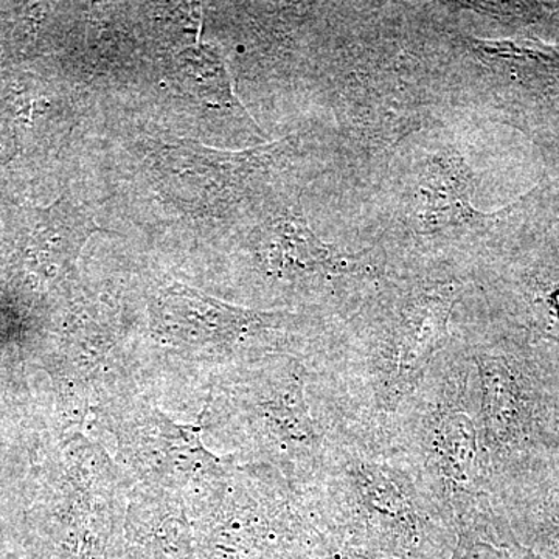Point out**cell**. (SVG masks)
I'll return each instance as SVG.
<instances>
[{
  "instance_id": "obj_13",
  "label": "cell",
  "mask_w": 559,
  "mask_h": 559,
  "mask_svg": "<svg viewBox=\"0 0 559 559\" xmlns=\"http://www.w3.org/2000/svg\"><path fill=\"white\" fill-rule=\"evenodd\" d=\"M316 559H393L384 555L369 554V551H359L352 549H334L320 555Z\"/></svg>"
},
{
  "instance_id": "obj_9",
  "label": "cell",
  "mask_w": 559,
  "mask_h": 559,
  "mask_svg": "<svg viewBox=\"0 0 559 559\" xmlns=\"http://www.w3.org/2000/svg\"><path fill=\"white\" fill-rule=\"evenodd\" d=\"M127 444L134 466L168 487H186L193 481L207 485L209 480L218 484L234 469L209 454L193 430L178 428L159 415L135 419Z\"/></svg>"
},
{
  "instance_id": "obj_11",
  "label": "cell",
  "mask_w": 559,
  "mask_h": 559,
  "mask_svg": "<svg viewBox=\"0 0 559 559\" xmlns=\"http://www.w3.org/2000/svg\"><path fill=\"white\" fill-rule=\"evenodd\" d=\"M450 559H546L522 546L495 503L457 521V544Z\"/></svg>"
},
{
  "instance_id": "obj_10",
  "label": "cell",
  "mask_w": 559,
  "mask_h": 559,
  "mask_svg": "<svg viewBox=\"0 0 559 559\" xmlns=\"http://www.w3.org/2000/svg\"><path fill=\"white\" fill-rule=\"evenodd\" d=\"M522 546L559 559V462L492 499Z\"/></svg>"
},
{
  "instance_id": "obj_1",
  "label": "cell",
  "mask_w": 559,
  "mask_h": 559,
  "mask_svg": "<svg viewBox=\"0 0 559 559\" xmlns=\"http://www.w3.org/2000/svg\"><path fill=\"white\" fill-rule=\"evenodd\" d=\"M468 280L437 267L396 274L331 325L312 366L345 425L385 433L451 344Z\"/></svg>"
},
{
  "instance_id": "obj_7",
  "label": "cell",
  "mask_w": 559,
  "mask_h": 559,
  "mask_svg": "<svg viewBox=\"0 0 559 559\" xmlns=\"http://www.w3.org/2000/svg\"><path fill=\"white\" fill-rule=\"evenodd\" d=\"M409 190L407 223L417 237L436 238L474 230L487 218L473 204L476 175L454 146L423 151Z\"/></svg>"
},
{
  "instance_id": "obj_5",
  "label": "cell",
  "mask_w": 559,
  "mask_h": 559,
  "mask_svg": "<svg viewBox=\"0 0 559 559\" xmlns=\"http://www.w3.org/2000/svg\"><path fill=\"white\" fill-rule=\"evenodd\" d=\"M385 433L414 463L455 525L460 518L492 502L476 371L457 334L433 360Z\"/></svg>"
},
{
  "instance_id": "obj_6",
  "label": "cell",
  "mask_w": 559,
  "mask_h": 559,
  "mask_svg": "<svg viewBox=\"0 0 559 559\" xmlns=\"http://www.w3.org/2000/svg\"><path fill=\"white\" fill-rule=\"evenodd\" d=\"M153 329L180 347L207 349L240 366L271 355L311 359L331 325L319 314L231 307L187 286H164L150 305Z\"/></svg>"
},
{
  "instance_id": "obj_3",
  "label": "cell",
  "mask_w": 559,
  "mask_h": 559,
  "mask_svg": "<svg viewBox=\"0 0 559 559\" xmlns=\"http://www.w3.org/2000/svg\"><path fill=\"white\" fill-rule=\"evenodd\" d=\"M457 336L476 371L495 499L559 462V352L511 323L471 326Z\"/></svg>"
},
{
  "instance_id": "obj_8",
  "label": "cell",
  "mask_w": 559,
  "mask_h": 559,
  "mask_svg": "<svg viewBox=\"0 0 559 559\" xmlns=\"http://www.w3.org/2000/svg\"><path fill=\"white\" fill-rule=\"evenodd\" d=\"M289 146V142L282 140L241 153H224L193 142H179L165 148L159 168L176 193H197V204L213 202L223 194L245 190L250 182L271 173L285 159Z\"/></svg>"
},
{
  "instance_id": "obj_4",
  "label": "cell",
  "mask_w": 559,
  "mask_h": 559,
  "mask_svg": "<svg viewBox=\"0 0 559 559\" xmlns=\"http://www.w3.org/2000/svg\"><path fill=\"white\" fill-rule=\"evenodd\" d=\"M221 421L246 465L274 468L311 489L326 455L347 428L323 393L311 360L271 355L226 380Z\"/></svg>"
},
{
  "instance_id": "obj_12",
  "label": "cell",
  "mask_w": 559,
  "mask_h": 559,
  "mask_svg": "<svg viewBox=\"0 0 559 559\" xmlns=\"http://www.w3.org/2000/svg\"><path fill=\"white\" fill-rule=\"evenodd\" d=\"M183 79L191 83L198 94L204 95L216 105H235L237 98L230 90V80L219 55L213 50L189 49L179 57Z\"/></svg>"
},
{
  "instance_id": "obj_2",
  "label": "cell",
  "mask_w": 559,
  "mask_h": 559,
  "mask_svg": "<svg viewBox=\"0 0 559 559\" xmlns=\"http://www.w3.org/2000/svg\"><path fill=\"white\" fill-rule=\"evenodd\" d=\"M310 491L333 549L450 559L457 544L454 516L385 433L348 426Z\"/></svg>"
}]
</instances>
